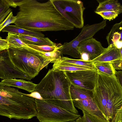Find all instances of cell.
I'll return each instance as SVG.
<instances>
[{"label": "cell", "instance_id": "1", "mask_svg": "<svg viewBox=\"0 0 122 122\" xmlns=\"http://www.w3.org/2000/svg\"><path fill=\"white\" fill-rule=\"evenodd\" d=\"M14 23L26 30L41 32L73 30L74 27L60 12L52 0L41 2L22 0Z\"/></svg>", "mask_w": 122, "mask_h": 122}, {"label": "cell", "instance_id": "2", "mask_svg": "<svg viewBox=\"0 0 122 122\" xmlns=\"http://www.w3.org/2000/svg\"><path fill=\"white\" fill-rule=\"evenodd\" d=\"M93 99L107 122H122V87L116 76L98 71Z\"/></svg>", "mask_w": 122, "mask_h": 122}, {"label": "cell", "instance_id": "3", "mask_svg": "<svg viewBox=\"0 0 122 122\" xmlns=\"http://www.w3.org/2000/svg\"><path fill=\"white\" fill-rule=\"evenodd\" d=\"M71 84L64 71L52 69H49L40 82L37 84L35 92L39 94L46 102L79 114L71 97Z\"/></svg>", "mask_w": 122, "mask_h": 122}, {"label": "cell", "instance_id": "4", "mask_svg": "<svg viewBox=\"0 0 122 122\" xmlns=\"http://www.w3.org/2000/svg\"><path fill=\"white\" fill-rule=\"evenodd\" d=\"M36 115L35 98L0 82V115L10 119H28Z\"/></svg>", "mask_w": 122, "mask_h": 122}, {"label": "cell", "instance_id": "5", "mask_svg": "<svg viewBox=\"0 0 122 122\" xmlns=\"http://www.w3.org/2000/svg\"><path fill=\"white\" fill-rule=\"evenodd\" d=\"M6 50L15 67L31 79L52 62L29 46L19 48L9 47Z\"/></svg>", "mask_w": 122, "mask_h": 122}, {"label": "cell", "instance_id": "6", "mask_svg": "<svg viewBox=\"0 0 122 122\" xmlns=\"http://www.w3.org/2000/svg\"><path fill=\"white\" fill-rule=\"evenodd\" d=\"M35 107L40 122H68L76 121L81 116L44 100L35 99Z\"/></svg>", "mask_w": 122, "mask_h": 122}, {"label": "cell", "instance_id": "7", "mask_svg": "<svg viewBox=\"0 0 122 122\" xmlns=\"http://www.w3.org/2000/svg\"><path fill=\"white\" fill-rule=\"evenodd\" d=\"M107 20H104L100 23L91 25L84 26L81 32L75 39L69 42H65L59 50L61 55H67L72 57L81 59L77 47L80 43L84 40L91 38L97 32L103 29L106 26Z\"/></svg>", "mask_w": 122, "mask_h": 122}, {"label": "cell", "instance_id": "8", "mask_svg": "<svg viewBox=\"0 0 122 122\" xmlns=\"http://www.w3.org/2000/svg\"><path fill=\"white\" fill-rule=\"evenodd\" d=\"M60 6L57 9L76 28L84 26L83 14L85 9L83 2L79 0H56Z\"/></svg>", "mask_w": 122, "mask_h": 122}, {"label": "cell", "instance_id": "9", "mask_svg": "<svg viewBox=\"0 0 122 122\" xmlns=\"http://www.w3.org/2000/svg\"><path fill=\"white\" fill-rule=\"evenodd\" d=\"M68 80L73 85L93 91L97 84V70L64 71Z\"/></svg>", "mask_w": 122, "mask_h": 122}, {"label": "cell", "instance_id": "10", "mask_svg": "<svg viewBox=\"0 0 122 122\" xmlns=\"http://www.w3.org/2000/svg\"><path fill=\"white\" fill-rule=\"evenodd\" d=\"M31 79L16 68L10 60L6 50L0 51V78Z\"/></svg>", "mask_w": 122, "mask_h": 122}, {"label": "cell", "instance_id": "11", "mask_svg": "<svg viewBox=\"0 0 122 122\" xmlns=\"http://www.w3.org/2000/svg\"><path fill=\"white\" fill-rule=\"evenodd\" d=\"M78 51L81 55L84 54L91 61L99 56L105 48L101 43L92 37L81 42L77 47Z\"/></svg>", "mask_w": 122, "mask_h": 122}, {"label": "cell", "instance_id": "12", "mask_svg": "<svg viewBox=\"0 0 122 122\" xmlns=\"http://www.w3.org/2000/svg\"><path fill=\"white\" fill-rule=\"evenodd\" d=\"M120 59H122V55L119 49L114 46L111 45L105 48L99 56L91 61L92 63L102 62L111 63L113 61Z\"/></svg>", "mask_w": 122, "mask_h": 122}, {"label": "cell", "instance_id": "13", "mask_svg": "<svg viewBox=\"0 0 122 122\" xmlns=\"http://www.w3.org/2000/svg\"><path fill=\"white\" fill-rule=\"evenodd\" d=\"M108 46L113 45L117 49L122 48V21L114 24L106 37Z\"/></svg>", "mask_w": 122, "mask_h": 122}, {"label": "cell", "instance_id": "14", "mask_svg": "<svg viewBox=\"0 0 122 122\" xmlns=\"http://www.w3.org/2000/svg\"><path fill=\"white\" fill-rule=\"evenodd\" d=\"M1 82L5 85L21 89L31 93L35 91L37 85L31 81L16 78L4 79Z\"/></svg>", "mask_w": 122, "mask_h": 122}, {"label": "cell", "instance_id": "15", "mask_svg": "<svg viewBox=\"0 0 122 122\" xmlns=\"http://www.w3.org/2000/svg\"><path fill=\"white\" fill-rule=\"evenodd\" d=\"M99 5L94 11L95 12L105 11H115L119 14L122 12V6L117 0H97Z\"/></svg>", "mask_w": 122, "mask_h": 122}, {"label": "cell", "instance_id": "16", "mask_svg": "<svg viewBox=\"0 0 122 122\" xmlns=\"http://www.w3.org/2000/svg\"><path fill=\"white\" fill-rule=\"evenodd\" d=\"M18 34L20 38L27 45H32L38 46H53L56 44L47 37H40L28 35Z\"/></svg>", "mask_w": 122, "mask_h": 122}, {"label": "cell", "instance_id": "17", "mask_svg": "<svg viewBox=\"0 0 122 122\" xmlns=\"http://www.w3.org/2000/svg\"><path fill=\"white\" fill-rule=\"evenodd\" d=\"M1 31L40 37H44L45 36V35L41 32L31 31L24 29L19 27L15 25H9L5 27Z\"/></svg>", "mask_w": 122, "mask_h": 122}, {"label": "cell", "instance_id": "18", "mask_svg": "<svg viewBox=\"0 0 122 122\" xmlns=\"http://www.w3.org/2000/svg\"><path fill=\"white\" fill-rule=\"evenodd\" d=\"M70 93L72 100L93 98V91L75 86L71 84Z\"/></svg>", "mask_w": 122, "mask_h": 122}, {"label": "cell", "instance_id": "19", "mask_svg": "<svg viewBox=\"0 0 122 122\" xmlns=\"http://www.w3.org/2000/svg\"><path fill=\"white\" fill-rule=\"evenodd\" d=\"M94 68L97 70L110 76H116V71L112 63L108 62L93 63Z\"/></svg>", "mask_w": 122, "mask_h": 122}, {"label": "cell", "instance_id": "20", "mask_svg": "<svg viewBox=\"0 0 122 122\" xmlns=\"http://www.w3.org/2000/svg\"><path fill=\"white\" fill-rule=\"evenodd\" d=\"M59 59L63 62L71 64L80 67L89 69L94 68L93 63L91 61H85L80 59H72L64 56H61Z\"/></svg>", "mask_w": 122, "mask_h": 122}, {"label": "cell", "instance_id": "21", "mask_svg": "<svg viewBox=\"0 0 122 122\" xmlns=\"http://www.w3.org/2000/svg\"><path fill=\"white\" fill-rule=\"evenodd\" d=\"M6 40L9 47L19 48L29 47L20 38L18 34L8 33Z\"/></svg>", "mask_w": 122, "mask_h": 122}, {"label": "cell", "instance_id": "22", "mask_svg": "<svg viewBox=\"0 0 122 122\" xmlns=\"http://www.w3.org/2000/svg\"><path fill=\"white\" fill-rule=\"evenodd\" d=\"M83 115L76 120V122H107L106 120L99 117L82 111Z\"/></svg>", "mask_w": 122, "mask_h": 122}, {"label": "cell", "instance_id": "23", "mask_svg": "<svg viewBox=\"0 0 122 122\" xmlns=\"http://www.w3.org/2000/svg\"><path fill=\"white\" fill-rule=\"evenodd\" d=\"M27 45L29 47L35 50L42 52H52L56 50H59L61 48L62 44L59 43H56V45L53 46H38L30 44Z\"/></svg>", "mask_w": 122, "mask_h": 122}, {"label": "cell", "instance_id": "24", "mask_svg": "<svg viewBox=\"0 0 122 122\" xmlns=\"http://www.w3.org/2000/svg\"><path fill=\"white\" fill-rule=\"evenodd\" d=\"M34 50L38 52L41 55H43L48 59L51 61V62L54 63L55 61L60 58L61 57V53L59 50H56L51 52H45Z\"/></svg>", "mask_w": 122, "mask_h": 122}, {"label": "cell", "instance_id": "25", "mask_svg": "<svg viewBox=\"0 0 122 122\" xmlns=\"http://www.w3.org/2000/svg\"><path fill=\"white\" fill-rule=\"evenodd\" d=\"M95 13L101 16L104 20H108L109 21L115 19L119 15L117 12L113 11H105Z\"/></svg>", "mask_w": 122, "mask_h": 122}, {"label": "cell", "instance_id": "26", "mask_svg": "<svg viewBox=\"0 0 122 122\" xmlns=\"http://www.w3.org/2000/svg\"><path fill=\"white\" fill-rule=\"evenodd\" d=\"M16 19V16H14L12 12L11 11L5 19L0 24V32L5 27L9 25L10 24H14Z\"/></svg>", "mask_w": 122, "mask_h": 122}, {"label": "cell", "instance_id": "27", "mask_svg": "<svg viewBox=\"0 0 122 122\" xmlns=\"http://www.w3.org/2000/svg\"><path fill=\"white\" fill-rule=\"evenodd\" d=\"M9 7L5 0H0V16L9 8Z\"/></svg>", "mask_w": 122, "mask_h": 122}, {"label": "cell", "instance_id": "28", "mask_svg": "<svg viewBox=\"0 0 122 122\" xmlns=\"http://www.w3.org/2000/svg\"><path fill=\"white\" fill-rule=\"evenodd\" d=\"M9 7L16 8L21 4L22 0H5Z\"/></svg>", "mask_w": 122, "mask_h": 122}, {"label": "cell", "instance_id": "29", "mask_svg": "<svg viewBox=\"0 0 122 122\" xmlns=\"http://www.w3.org/2000/svg\"><path fill=\"white\" fill-rule=\"evenodd\" d=\"M122 59H120L113 61L111 63L115 70H122Z\"/></svg>", "mask_w": 122, "mask_h": 122}, {"label": "cell", "instance_id": "30", "mask_svg": "<svg viewBox=\"0 0 122 122\" xmlns=\"http://www.w3.org/2000/svg\"><path fill=\"white\" fill-rule=\"evenodd\" d=\"M9 48V45L6 39H3L0 36V48L3 50L8 49Z\"/></svg>", "mask_w": 122, "mask_h": 122}, {"label": "cell", "instance_id": "31", "mask_svg": "<svg viewBox=\"0 0 122 122\" xmlns=\"http://www.w3.org/2000/svg\"><path fill=\"white\" fill-rule=\"evenodd\" d=\"M12 9L9 8L5 13L0 16V24L5 19L10 13Z\"/></svg>", "mask_w": 122, "mask_h": 122}, {"label": "cell", "instance_id": "32", "mask_svg": "<svg viewBox=\"0 0 122 122\" xmlns=\"http://www.w3.org/2000/svg\"><path fill=\"white\" fill-rule=\"evenodd\" d=\"M28 95L29 96L32 97L36 99L43 100L39 94L37 92H34L30 94H28Z\"/></svg>", "mask_w": 122, "mask_h": 122}, {"label": "cell", "instance_id": "33", "mask_svg": "<svg viewBox=\"0 0 122 122\" xmlns=\"http://www.w3.org/2000/svg\"><path fill=\"white\" fill-rule=\"evenodd\" d=\"M116 76L117 78L119 80L121 84L122 85V71H116Z\"/></svg>", "mask_w": 122, "mask_h": 122}, {"label": "cell", "instance_id": "34", "mask_svg": "<svg viewBox=\"0 0 122 122\" xmlns=\"http://www.w3.org/2000/svg\"><path fill=\"white\" fill-rule=\"evenodd\" d=\"M76 122V121H73L69 122Z\"/></svg>", "mask_w": 122, "mask_h": 122}, {"label": "cell", "instance_id": "35", "mask_svg": "<svg viewBox=\"0 0 122 122\" xmlns=\"http://www.w3.org/2000/svg\"><path fill=\"white\" fill-rule=\"evenodd\" d=\"M2 50H3L1 48H0V51H2Z\"/></svg>", "mask_w": 122, "mask_h": 122}, {"label": "cell", "instance_id": "36", "mask_svg": "<svg viewBox=\"0 0 122 122\" xmlns=\"http://www.w3.org/2000/svg\"></svg>", "mask_w": 122, "mask_h": 122}]
</instances>
